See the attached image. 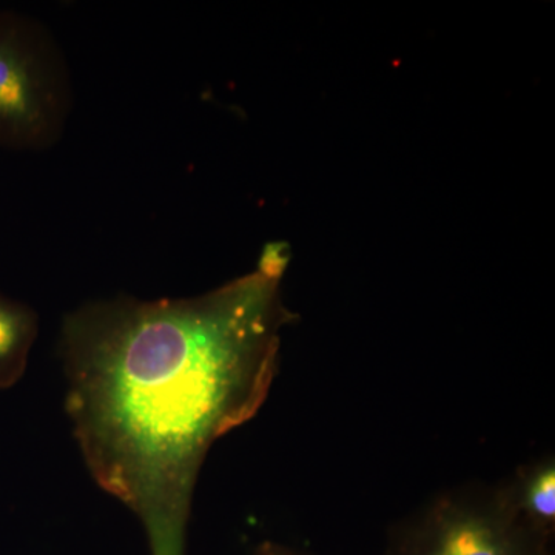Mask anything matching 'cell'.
Segmentation results:
<instances>
[{
  "instance_id": "obj_3",
  "label": "cell",
  "mask_w": 555,
  "mask_h": 555,
  "mask_svg": "<svg viewBox=\"0 0 555 555\" xmlns=\"http://www.w3.org/2000/svg\"><path fill=\"white\" fill-rule=\"evenodd\" d=\"M387 555H553L514 517L499 486L437 496L397 529Z\"/></svg>"
},
{
  "instance_id": "obj_4",
  "label": "cell",
  "mask_w": 555,
  "mask_h": 555,
  "mask_svg": "<svg viewBox=\"0 0 555 555\" xmlns=\"http://www.w3.org/2000/svg\"><path fill=\"white\" fill-rule=\"evenodd\" d=\"M514 517L529 531L553 542L555 531V465L553 456L537 460L499 485Z\"/></svg>"
},
{
  "instance_id": "obj_6",
  "label": "cell",
  "mask_w": 555,
  "mask_h": 555,
  "mask_svg": "<svg viewBox=\"0 0 555 555\" xmlns=\"http://www.w3.org/2000/svg\"><path fill=\"white\" fill-rule=\"evenodd\" d=\"M254 555H313L308 553V551L297 550V547H292L287 545H283V543L278 542H262L261 545L255 550Z\"/></svg>"
},
{
  "instance_id": "obj_2",
  "label": "cell",
  "mask_w": 555,
  "mask_h": 555,
  "mask_svg": "<svg viewBox=\"0 0 555 555\" xmlns=\"http://www.w3.org/2000/svg\"><path fill=\"white\" fill-rule=\"evenodd\" d=\"M72 109V76L53 33L38 20L0 9V147H53Z\"/></svg>"
},
{
  "instance_id": "obj_5",
  "label": "cell",
  "mask_w": 555,
  "mask_h": 555,
  "mask_svg": "<svg viewBox=\"0 0 555 555\" xmlns=\"http://www.w3.org/2000/svg\"><path fill=\"white\" fill-rule=\"evenodd\" d=\"M39 315L27 302L0 294V390L16 386L25 375Z\"/></svg>"
},
{
  "instance_id": "obj_1",
  "label": "cell",
  "mask_w": 555,
  "mask_h": 555,
  "mask_svg": "<svg viewBox=\"0 0 555 555\" xmlns=\"http://www.w3.org/2000/svg\"><path fill=\"white\" fill-rule=\"evenodd\" d=\"M288 247L192 298L118 297L64 317L65 409L91 477L141 521L150 555H185L208 449L254 418L295 315L281 283Z\"/></svg>"
}]
</instances>
